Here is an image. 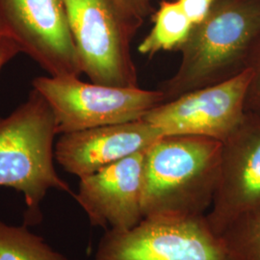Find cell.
Instances as JSON below:
<instances>
[{
  "mask_svg": "<svg viewBox=\"0 0 260 260\" xmlns=\"http://www.w3.org/2000/svg\"><path fill=\"white\" fill-rule=\"evenodd\" d=\"M260 50V0H217L178 51L180 64L159 90L165 103L226 81L251 68Z\"/></svg>",
  "mask_w": 260,
  "mask_h": 260,
  "instance_id": "1",
  "label": "cell"
},
{
  "mask_svg": "<svg viewBox=\"0 0 260 260\" xmlns=\"http://www.w3.org/2000/svg\"><path fill=\"white\" fill-rule=\"evenodd\" d=\"M222 142L201 136H162L144 165V218L205 216L213 204Z\"/></svg>",
  "mask_w": 260,
  "mask_h": 260,
  "instance_id": "2",
  "label": "cell"
},
{
  "mask_svg": "<svg viewBox=\"0 0 260 260\" xmlns=\"http://www.w3.org/2000/svg\"><path fill=\"white\" fill-rule=\"evenodd\" d=\"M56 135L53 110L35 89L25 103L0 118V186L23 196L27 225L41 222V205L49 190L75 194L54 166Z\"/></svg>",
  "mask_w": 260,
  "mask_h": 260,
  "instance_id": "3",
  "label": "cell"
},
{
  "mask_svg": "<svg viewBox=\"0 0 260 260\" xmlns=\"http://www.w3.org/2000/svg\"><path fill=\"white\" fill-rule=\"evenodd\" d=\"M32 87L51 106L59 135L141 120L166 101L159 89L84 82L78 76H39Z\"/></svg>",
  "mask_w": 260,
  "mask_h": 260,
  "instance_id": "4",
  "label": "cell"
},
{
  "mask_svg": "<svg viewBox=\"0 0 260 260\" xmlns=\"http://www.w3.org/2000/svg\"><path fill=\"white\" fill-rule=\"evenodd\" d=\"M82 74L91 82L139 87L131 43L135 35L113 0H63Z\"/></svg>",
  "mask_w": 260,
  "mask_h": 260,
  "instance_id": "5",
  "label": "cell"
},
{
  "mask_svg": "<svg viewBox=\"0 0 260 260\" xmlns=\"http://www.w3.org/2000/svg\"><path fill=\"white\" fill-rule=\"evenodd\" d=\"M93 260H230L205 216L144 218L125 231H105Z\"/></svg>",
  "mask_w": 260,
  "mask_h": 260,
  "instance_id": "6",
  "label": "cell"
},
{
  "mask_svg": "<svg viewBox=\"0 0 260 260\" xmlns=\"http://www.w3.org/2000/svg\"><path fill=\"white\" fill-rule=\"evenodd\" d=\"M50 76L82 74L63 0H0V36Z\"/></svg>",
  "mask_w": 260,
  "mask_h": 260,
  "instance_id": "7",
  "label": "cell"
},
{
  "mask_svg": "<svg viewBox=\"0 0 260 260\" xmlns=\"http://www.w3.org/2000/svg\"><path fill=\"white\" fill-rule=\"evenodd\" d=\"M253 73L251 67L226 81L184 93L154 107L143 119L164 136H201L223 142L246 115Z\"/></svg>",
  "mask_w": 260,
  "mask_h": 260,
  "instance_id": "8",
  "label": "cell"
},
{
  "mask_svg": "<svg viewBox=\"0 0 260 260\" xmlns=\"http://www.w3.org/2000/svg\"><path fill=\"white\" fill-rule=\"evenodd\" d=\"M260 205V114L246 112L222 142L219 181L211 208L205 215L214 233Z\"/></svg>",
  "mask_w": 260,
  "mask_h": 260,
  "instance_id": "9",
  "label": "cell"
},
{
  "mask_svg": "<svg viewBox=\"0 0 260 260\" xmlns=\"http://www.w3.org/2000/svg\"><path fill=\"white\" fill-rule=\"evenodd\" d=\"M146 151H141L79 178L74 199L93 226L125 231L144 219Z\"/></svg>",
  "mask_w": 260,
  "mask_h": 260,
  "instance_id": "10",
  "label": "cell"
},
{
  "mask_svg": "<svg viewBox=\"0 0 260 260\" xmlns=\"http://www.w3.org/2000/svg\"><path fill=\"white\" fill-rule=\"evenodd\" d=\"M162 136L144 119L62 133L55 143V160L67 173L81 178L148 150Z\"/></svg>",
  "mask_w": 260,
  "mask_h": 260,
  "instance_id": "11",
  "label": "cell"
},
{
  "mask_svg": "<svg viewBox=\"0 0 260 260\" xmlns=\"http://www.w3.org/2000/svg\"><path fill=\"white\" fill-rule=\"evenodd\" d=\"M153 27L138 46L142 55L178 50L189 37L193 23L177 0H163L153 18Z\"/></svg>",
  "mask_w": 260,
  "mask_h": 260,
  "instance_id": "12",
  "label": "cell"
},
{
  "mask_svg": "<svg viewBox=\"0 0 260 260\" xmlns=\"http://www.w3.org/2000/svg\"><path fill=\"white\" fill-rule=\"evenodd\" d=\"M0 260H70L25 225L0 220Z\"/></svg>",
  "mask_w": 260,
  "mask_h": 260,
  "instance_id": "13",
  "label": "cell"
},
{
  "mask_svg": "<svg viewBox=\"0 0 260 260\" xmlns=\"http://www.w3.org/2000/svg\"><path fill=\"white\" fill-rule=\"evenodd\" d=\"M219 236L230 260H260V205L234 219Z\"/></svg>",
  "mask_w": 260,
  "mask_h": 260,
  "instance_id": "14",
  "label": "cell"
},
{
  "mask_svg": "<svg viewBox=\"0 0 260 260\" xmlns=\"http://www.w3.org/2000/svg\"><path fill=\"white\" fill-rule=\"evenodd\" d=\"M121 16L136 32L148 15L150 0H113Z\"/></svg>",
  "mask_w": 260,
  "mask_h": 260,
  "instance_id": "15",
  "label": "cell"
},
{
  "mask_svg": "<svg viewBox=\"0 0 260 260\" xmlns=\"http://www.w3.org/2000/svg\"><path fill=\"white\" fill-rule=\"evenodd\" d=\"M193 25L205 19L217 0H177Z\"/></svg>",
  "mask_w": 260,
  "mask_h": 260,
  "instance_id": "16",
  "label": "cell"
},
{
  "mask_svg": "<svg viewBox=\"0 0 260 260\" xmlns=\"http://www.w3.org/2000/svg\"><path fill=\"white\" fill-rule=\"evenodd\" d=\"M251 67L254 73L248 90L246 111L260 114V50Z\"/></svg>",
  "mask_w": 260,
  "mask_h": 260,
  "instance_id": "17",
  "label": "cell"
},
{
  "mask_svg": "<svg viewBox=\"0 0 260 260\" xmlns=\"http://www.w3.org/2000/svg\"><path fill=\"white\" fill-rule=\"evenodd\" d=\"M19 46L10 38L0 36V73L3 68L20 53Z\"/></svg>",
  "mask_w": 260,
  "mask_h": 260,
  "instance_id": "18",
  "label": "cell"
}]
</instances>
